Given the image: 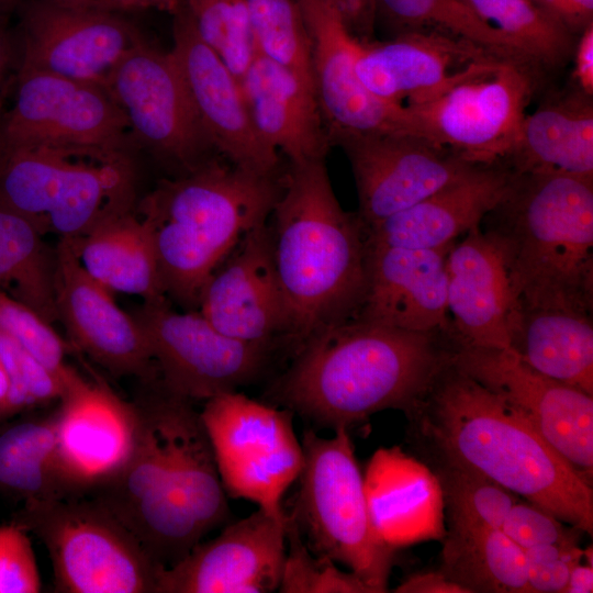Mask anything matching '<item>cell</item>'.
I'll list each match as a JSON object with an SVG mask.
<instances>
[{
  "label": "cell",
  "instance_id": "1",
  "mask_svg": "<svg viewBox=\"0 0 593 593\" xmlns=\"http://www.w3.org/2000/svg\"><path fill=\"white\" fill-rule=\"evenodd\" d=\"M454 350L449 331L414 332L353 318L305 343L266 399L333 429H349L388 409L406 415Z\"/></svg>",
  "mask_w": 593,
  "mask_h": 593
},
{
  "label": "cell",
  "instance_id": "2",
  "mask_svg": "<svg viewBox=\"0 0 593 593\" xmlns=\"http://www.w3.org/2000/svg\"><path fill=\"white\" fill-rule=\"evenodd\" d=\"M423 455L473 470L593 534V489L502 399L450 362L406 414Z\"/></svg>",
  "mask_w": 593,
  "mask_h": 593
},
{
  "label": "cell",
  "instance_id": "3",
  "mask_svg": "<svg viewBox=\"0 0 593 593\" xmlns=\"http://www.w3.org/2000/svg\"><path fill=\"white\" fill-rule=\"evenodd\" d=\"M272 256L293 356L312 337L358 314L368 283V242L357 213L345 211L325 158L289 163L270 214Z\"/></svg>",
  "mask_w": 593,
  "mask_h": 593
},
{
  "label": "cell",
  "instance_id": "4",
  "mask_svg": "<svg viewBox=\"0 0 593 593\" xmlns=\"http://www.w3.org/2000/svg\"><path fill=\"white\" fill-rule=\"evenodd\" d=\"M480 227L503 259L515 310L592 315L593 177L515 172Z\"/></svg>",
  "mask_w": 593,
  "mask_h": 593
},
{
  "label": "cell",
  "instance_id": "5",
  "mask_svg": "<svg viewBox=\"0 0 593 593\" xmlns=\"http://www.w3.org/2000/svg\"><path fill=\"white\" fill-rule=\"evenodd\" d=\"M282 175H259L211 158L163 179L138 204L150 226L163 291L188 311L217 267L250 230L267 223Z\"/></svg>",
  "mask_w": 593,
  "mask_h": 593
},
{
  "label": "cell",
  "instance_id": "6",
  "mask_svg": "<svg viewBox=\"0 0 593 593\" xmlns=\"http://www.w3.org/2000/svg\"><path fill=\"white\" fill-rule=\"evenodd\" d=\"M301 444L303 467L290 515L305 544L357 574L372 593L387 592L394 549L372 525L349 429L336 428L326 438L307 428Z\"/></svg>",
  "mask_w": 593,
  "mask_h": 593
},
{
  "label": "cell",
  "instance_id": "7",
  "mask_svg": "<svg viewBox=\"0 0 593 593\" xmlns=\"http://www.w3.org/2000/svg\"><path fill=\"white\" fill-rule=\"evenodd\" d=\"M44 544L61 593H155L161 567L93 497L26 502L20 522Z\"/></svg>",
  "mask_w": 593,
  "mask_h": 593
},
{
  "label": "cell",
  "instance_id": "8",
  "mask_svg": "<svg viewBox=\"0 0 593 593\" xmlns=\"http://www.w3.org/2000/svg\"><path fill=\"white\" fill-rule=\"evenodd\" d=\"M200 416L226 494L283 515V495L303 467L293 413L232 391L206 400Z\"/></svg>",
  "mask_w": 593,
  "mask_h": 593
},
{
  "label": "cell",
  "instance_id": "9",
  "mask_svg": "<svg viewBox=\"0 0 593 593\" xmlns=\"http://www.w3.org/2000/svg\"><path fill=\"white\" fill-rule=\"evenodd\" d=\"M533 68L493 59L434 99L407 107L421 135L475 165L506 161L534 88Z\"/></svg>",
  "mask_w": 593,
  "mask_h": 593
},
{
  "label": "cell",
  "instance_id": "10",
  "mask_svg": "<svg viewBox=\"0 0 593 593\" xmlns=\"http://www.w3.org/2000/svg\"><path fill=\"white\" fill-rule=\"evenodd\" d=\"M132 316L161 387L191 402L237 391L259 378L270 360L271 350L223 334L199 311L172 310L167 298L144 301Z\"/></svg>",
  "mask_w": 593,
  "mask_h": 593
},
{
  "label": "cell",
  "instance_id": "11",
  "mask_svg": "<svg viewBox=\"0 0 593 593\" xmlns=\"http://www.w3.org/2000/svg\"><path fill=\"white\" fill-rule=\"evenodd\" d=\"M104 88L125 114L136 145L189 172L214 149L170 53L144 41L114 66Z\"/></svg>",
  "mask_w": 593,
  "mask_h": 593
},
{
  "label": "cell",
  "instance_id": "12",
  "mask_svg": "<svg viewBox=\"0 0 593 593\" xmlns=\"http://www.w3.org/2000/svg\"><path fill=\"white\" fill-rule=\"evenodd\" d=\"M128 121L102 86L43 71L19 72L16 99L0 119V150L49 146L131 154Z\"/></svg>",
  "mask_w": 593,
  "mask_h": 593
},
{
  "label": "cell",
  "instance_id": "13",
  "mask_svg": "<svg viewBox=\"0 0 593 593\" xmlns=\"http://www.w3.org/2000/svg\"><path fill=\"white\" fill-rule=\"evenodd\" d=\"M451 362L502 399L592 483L593 395L538 372L511 349L455 343Z\"/></svg>",
  "mask_w": 593,
  "mask_h": 593
},
{
  "label": "cell",
  "instance_id": "14",
  "mask_svg": "<svg viewBox=\"0 0 593 593\" xmlns=\"http://www.w3.org/2000/svg\"><path fill=\"white\" fill-rule=\"evenodd\" d=\"M19 72L43 71L104 87L122 57L144 38L119 12L83 0H23Z\"/></svg>",
  "mask_w": 593,
  "mask_h": 593
},
{
  "label": "cell",
  "instance_id": "15",
  "mask_svg": "<svg viewBox=\"0 0 593 593\" xmlns=\"http://www.w3.org/2000/svg\"><path fill=\"white\" fill-rule=\"evenodd\" d=\"M311 41L314 94L331 145L351 135L410 133L421 136L415 113L385 102L359 80L360 42L326 0H296ZM423 137V136H422Z\"/></svg>",
  "mask_w": 593,
  "mask_h": 593
},
{
  "label": "cell",
  "instance_id": "16",
  "mask_svg": "<svg viewBox=\"0 0 593 593\" xmlns=\"http://www.w3.org/2000/svg\"><path fill=\"white\" fill-rule=\"evenodd\" d=\"M356 181L365 228L403 211L472 170L450 149L410 133L338 138Z\"/></svg>",
  "mask_w": 593,
  "mask_h": 593
},
{
  "label": "cell",
  "instance_id": "17",
  "mask_svg": "<svg viewBox=\"0 0 593 593\" xmlns=\"http://www.w3.org/2000/svg\"><path fill=\"white\" fill-rule=\"evenodd\" d=\"M56 407V456L70 496H85L109 481L130 457L139 428L135 403L102 379L78 374Z\"/></svg>",
  "mask_w": 593,
  "mask_h": 593
},
{
  "label": "cell",
  "instance_id": "18",
  "mask_svg": "<svg viewBox=\"0 0 593 593\" xmlns=\"http://www.w3.org/2000/svg\"><path fill=\"white\" fill-rule=\"evenodd\" d=\"M286 519L259 507L161 569L155 593H271L286 558Z\"/></svg>",
  "mask_w": 593,
  "mask_h": 593
},
{
  "label": "cell",
  "instance_id": "19",
  "mask_svg": "<svg viewBox=\"0 0 593 593\" xmlns=\"http://www.w3.org/2000/svg\"><path fill=\"white\" fill-rule=\"evenodd\" d=\"M172 16L169 53L215 152L242 169L280 175L279 153L258 136L239 81L200 38L184 1Z\"/></svg>",
  "mask_w": 593,
  "mask_h": 593
},
{
  "label": "cell",
  "instance_id": "20",
  "mask_svg": "<svg viewBox=\"0 0 593 593\" xmlns=\"http://www.w3.org/2000/svg\"><path fill=\"white\" fill-rule=\"evenodd\" d=\"M55 304L71 343L114 377L158 379L147 339L111 291L80 265L68 238L55 246Z\"/></svg>",
  "mask_w": 593,
  "mask_h": 593
},
{
  "label": "cell",
  "instance_id": "21",
  "mask_svg": "<svg viewBox=\"0 0 593 593\" xmlns=\"http://www.w3.org/2000/svg\"><path fill=\"white\" fill-rule=\"evenodd\" d=\"M198 311L220 332L273 351L288 316L267 223L247 232L204 284Z\"/></svg>",
  "mask_w": 593,
  "mask_h": 593
},
{
  "label": "cell",
  "instance_id": "22",
  "mask_svg": "<svg viewBox=\"0 0 593 593\" xmlns=\"http://www.w3.org/2000/svg\"><path fill=\"white\" fill-rule=\"evenodd\" d=\"M493 59L501 58L461 38L415 31L385 42H360L356 72L379 99L416 107Z\"/></svg>",
  "mask_w": 593,
  "mask_h": 593
},
{
  "label": "cell",
  "instance_id": "23",
  "mask_svg": "<svg viewBox=\"0 0 593 593\" xmlns=\"http://www.w3.org/2000/svg\"><path fill=\"white\" fill-rule=\"evenodd\" d=\"M429 249L368 244V283L355 318L414 332L449 331L447 256Z\"/></svg>",
  "mask_w": 593,
  "mask_h": 593
},
{
  "label": "cell",
  "instance_id": "24",
  "mask_svg": "<svg viewBox=\"0 0 593 593\" xmlns=\"http://www.w3.org/2000/svg\"><path fill=\"white\" fill-rule=\"evenodd\" d=\"M505 163L478 165L463 177L366 230L374 246L439 248L481 224L504 198L514 178Z\"/></svg>",
  "mask_w": 593,
  "mask_h": 593
},
{
  "label": "cell",
  "instance_id": "25",
  "mask_svg": "<svg viewBox=\"0 0 593 593\" xmlns=\"http://www.w3.org/2000/svg\"><path fill=\"white\" fill-rule=\"evenodd\" d=\"M447 304L457 344L510 349L515 311L510 280L497 248L480 225L448 253Z\"/></svg>",
  "mask_w": 593,
  "mask_h": 593
},
{
  "label": "cell",
  "instance_id": "26",
  "mask_svg": "<svg viewBox=\"0 0 593 593\" xmlns=\"http://www.w3.org/2000/svg\"><path fill=\"white\" fill-rule=\"evenodd\" d=\"M239 83L251 123L265 144L289 163L325 158L331 142L311 86L258 53Z\"/></svg>",
  "mask_w": 593,
  "mask_h": 593
},
{
  "label": "cell",
  "instance_id": "27",
  "mask_svg": "<svg viewBox=\"0 0 593 593\" xmlns=\"http://www.w3.org/2000/svg\"><path fill=\"white\" fill-rule=\"evenodd\" d=\"M70 239L87 273L108 290L166 298L149 224L135 210L112 214Z\"/></svg>",
  "mask_w": 593,
  "mask_h": 593
},
{
  "label": "cell",
  "instance_id": "28",
  "mask_svg": "<svg viewBox=\"0 0 593 593\" xmlns=\"http://www.w3.org/2000/svg\"><path fill=\"white\" fill-rule=\"evenodd\" d=\"M515 172L561 171L593 177L592 97L578 89L526 113L505 161Z\"/></svg>",
  "mask_w": 593,
  "mask_h": 593
},
{
  "label": "cell",
  "instance_id": "29",
  "mask_svg": "<svg viewBox=\"0 0 593 593\" xmlns=\"http://www.w3.org/2000/svg\"><path fill=\"white\" fill-rule=\"evenodd\" d=\"M510 349L538 372L593 395L592 315L558 309L515 310Z\"/></svg>",
  "mask_w": 593,
  "mask_h": 593
},
{
  "label": "cell",
  "instance_id": "30",
  "mask_svg": "<svg viewBox=\"0 0 593 593\" xmlns=\"http://www.w3.org/2000/svg\"><path fill=\"white\" fill-rule=\"evenodd\" d=\"M372 525L390 547L424 537L419 529V507L440 494L434 475L399 448L379 449L363 477Z\"/></svg>",
  "mask_w": 593,
  "mask_h": 593
},
{
  "label": "cell",
  "instance_id": "31",
  "mask_svg": "<svg viewBox=\"0 0 593 593\" xmlns=\"http://www.w3.org/2000/svg\"><path fill=\"white\" fill-rule=\"evenodd\" d=\"M440 562L466 593H529L524 550L501 528L449 526Z\"/></svg>",
  "mask_w": 593,
  "mask_h": 593
},
{
  "label": "cell",
  "instance_id": "32",
  "mask_svg": "<svg viewBox=\"0 0 593 593\" xmlns=\"http://www.w3.org/2000/svg\"><path fill=\"white\" fill-rule=\"evenodd\" d=\"M37 223L0 193V290L48 323L58 321L55 304V247Z\"/></svg>",
  "mask_w": 593,
  "mask_h": 593
},
{
  "label": "cell",
  "instance_id": "33",
  "mask_svg": "<svg viewBox=\"0 0 593 593\" xmlns=\"http://www.w3.org/2000/svg\"><path fill=\"white\" fill-rule=\"evenodd\" d=\"M0 489L31 501L70 497L56 456V409L0 433Z\"/></svg>",
  "mask_w": 593,
  "mask_h": 593
},
{
  "label": "cell",
  "instance_id": "34",
  "mask_svg": "<svg viewBox=\"0 0 593 593\" xmlns=\"http://www.w3.org/2000/svg\"><path fill=\"white\" fill-rule=\"evenodd\" d=\"M376 8L377 18L380 15L396 34L437 32L470 42L501 59L535 68L506 36L462 0H376Z\"/></svg>",
  "mask_w": 593,
  "mask_h": 593
},
{
  "label": "cell",
  "instance_id": "35",
  "mask_svg": "<svg viewBox=\"0 0 593 593\" xmlns=\"http://www.w3.org/2000/svg\"><path fill=\"white\" fill-rule=\"evenodd\" d=\"M506 36L535 67L561 66L574 49V35L533 0H462Z\"/></svg>",
  "mask_w": 593,
  "mask_h": 593
},
{
  "label": "cell",
  "instance_id": "36",
  "mask_svg": "<svg viewBox=\"0 0 593 593\" xmlns=\"http://www.w3.org/2000/svg\"><path fill=\"white\" fill-rule=\"evenodd\" d=\"M447 511L449 526L501 528L518 496L489 478L426 456Z\"/></svg>",
  "mask_w": 593,
  "mask_h": 593
},
{
  "label": "cell",
  "instance_id": "37",
  "mask_svg": "<svg viewBox=\"0 0 593 593\" xmlns=\"http://www.w3.org/2000/svg\"><path fill=\"white\" fill-rule=\"evenodd\" d=\"M246 2L256 52L291 70L313 88L311 41L296 0Z\"/></svg>",
  "mask_w": 593,
  "mask_h": 593
},
{
  "label": "cell",
  "instance_id": "38",
  "mask_svg": "<svg viewBox=\"0 0 593 593\" xmlns=\"http://www.w3.org/2000/svg\"><path fill=\"white\" fill-rule=\"evenodd\" d=\"M200 38L239 81L257 52L246 0H183Z\"/></svg>",
  "mask_w": 593,
  "mask_h": 593
},
{
  "label": "cell",
  "instance_id": "39",
  "mask_svg": "<svg viewBox=\"0 0 593 593\" xmlns=\"http://www.w3.org/2000/svg\"><path fill=\"white\" fill-rule=\"evenodd\" d=\"M286 544L280 593H372L357 574L343 571L332 559L314 553L290 514L286 519Z\"/></svg>",
  "mask_w": 593,
  "mask_h": 593
},
{
  "label": "cell",
  "instance_id": "40",
  "mask_svg": "<svg viewBox=\"0 0 593 593\" xmlns=\"http://www.w3.org/2000/svg\"><path fill=\"white\" fill-rule=\"evenodd\" d=\"M0 332L10 336L52 371L63 382L65 389L79 374L67 365V345L52 324L2 290H0Z\"/></svg>",
  "mask_w": 593,
  "mask_h": 593
},
{
  "label": "cell",
  "instance_id": "41",
  "mask_svg": "<svg viewBox=\"0 0 593 593\" xmlns=\"http://www.w3.org/2000/svg\"><path fill=\"white\" fill-rule=\"evenodd\" d=\"M523 550L549 544L579 545L581 529L525 501H516L501 527Z\"/></svg>",
  "mask_w": 593,
  "mask_h": 593
},
{
  "label": "cell",
  "instance_id": "42",
  "mask_svg": "<svg viewBox=\"0 0 593 593\" xmlns=\"http://www.w3.org/2000/svg\"><path fill=\"white\" fill-rule=\"evenodd\" d=\"M41 577L26 529L0 525V593H37Z\"/></svg>",
  "mask_w": 593,
  "mask_h": 593
},
{
  "label": "cell",
  "instance_id": "43",
  "mask_svg": "<svg viewBox=\"0 0 593 593\" xmlns=\"http://www.w3.org/2000/svg\"><path fill=\"white\" fill-rule=\"evenodd\" d=\"M524 557L529 593H563L584 550L579 545H538L525 549Z\"/></svg>",
  "mask_w": 593,
  "mask_h": 593
},
{
  "label": "cell",
  "instance_id": "44",
  "mask_svg": "<svg viewBox=\"0 0 593 593\" xmlns=\"http://www.w3.org/2000/svg\"><path fill=\"white\" fill-rule=\"evenodd\" d=\"M359 42H370L377 21L376 0H326Z\"/></svg>",
  "mask_w": 593,
  "mask_h": 593
},
{
  "label": "cell",
  "instance_id": "45",
  "mask_svg": "<svg viewBox=\"0 0 593 593\" xmlns=\"http://www.w3.org/2000/svg\"><path fill=\"white\" fill-rule=\"evenodd\" d=\"M571 34H580L593 23V0H533Z\"/></svg>",
  "mask_w": 593,
  "mask_h": 593
},
{
  "label": "cell",
  "instance_id": "46",
  "mask_svg": "<svg viewBox=\"0 0 593 593\" xmlns=\"http://www.w3.org/2000/svg\"><path fill=\"white\" fill-rule=\"evenodd\" d=\"M574 45V68L572 78L575 89L593 96V23L586 26L580 34Z\"/></svg>",
  "mask_w": 593,
  "mask_h": 593
},
{
  "label": "cell",
  "instance_id": "47",
  "mask_svg": "<svg viewBox=\"0 0 593 593\" xmlns=\"http://www.w3.org/2000/svg\"><path fill=\"white\" fill-rule=\"evenodd\" d=\"M396 593H466L455 582L446 578L439 570L418 572L410 575L394 590Z\"/></svg>",
  "mask_w": 593,
  "mask_h": 593
},
{
  "label": "cell",
  "instance_id": "48",
  "mask_svg": "<svg viewBox=\"0 0 593 593\" xmlns=\"http://www.w3.org/2000/svg\"><path fill=\"white\" fill-rule=\"evenodd\" d=\"M97 7L114 11L128 12L145 9H157L176 13L183 4V0H87Z\"/></svg>",
  "mask_w": 593,
  "mask_h": 593
},
{
  "label": "cell",
  "instance_id": "49",
  "mask_svg": "<svg viewBox=\"0 0 593 593\" xmlns=\"http://www.w3.org/2000/svg\"><path fill=\"white\" fill-rule=\"evenodd\" d=\"M593 564H575L569 575L563 593H592Z\"/></svg>",
  "mask_w": 593,
  "mask_h": 593
},
{
  "label": "cell",
  "instance_id": "50",
  "mask_svg": "<svg viewBox=\"0 0 593 593\" xmlns=\"http://www.w3.org/2000/svg\"><path fill=\"white\" fill-rule=\"evenodd\" d=\"M3 18L0 16V79L7 70L12 58V41L3 24Z\"/></svg>",
  "mask_w": 593,
  "mask_h": 593
},
{
  "label": "cell",
  "instance_id": "51",
  "mask_svg": "<svg viewBox=\"0 0 593 593\" xmlns=\"http://www.w3.org/2000/svg\"><path fill=\"white\" fill-rule=\"evenodd\" d=\"M9 390H10V380H9L7 371L4 370L3 366L0 363V413L7 401Z\"/></svg>",
  "mask_w": 593,
  "mask_h": 593
},
{
  "label": "cell",
  "instance_id": "52",
  "mask_svg": "<svg viewBox=\"0 0 593 593\" xmlns=\"http://www.w3.org/2000/svg\"><path fill=\"white\" fill-rule=\"evenodd\" d=\"M23 0H0V16H4L19 8Z\"/></svg>",
  "mask_w": 593,
  "mask_h": 593
}]
</instances>
